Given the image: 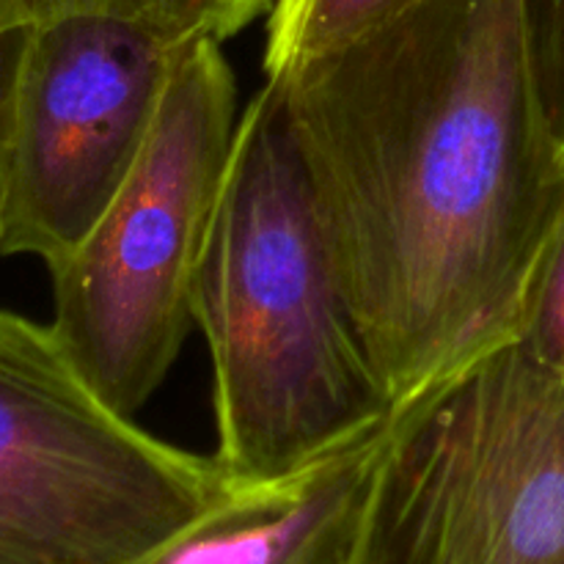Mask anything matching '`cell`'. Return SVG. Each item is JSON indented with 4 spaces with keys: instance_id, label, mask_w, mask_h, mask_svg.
I'll return each instance as SVG.
<instances>
[{
    "instance_id": "1",
    "label": "cell",
    "mask_w": 564,
    "mask_h": 564,
    "mask_svg": "<svg viewBox=\"0 0 564 564\" xmlns=\"http://www.w3.org/2000/svg\"><path fill=\"white\" fill-rule=\"evenodd\" d=\"M275 80L394 411L516 339L564 207L521 0H416Z\"/></svg>"
},
{
    "instance_id": "2",
    "label": "cell",
    "mask_w": 564,
    "mask_h": 564,
    "mask_svg": "<svg viewBox=\"0 0 564 564\" xmlns=\"http://www.w3.org/2000/svg\"><path fill=\"white\" fill-rule=\"evenodd\" d=\"M193 323L213 364V457L235 482L306 471L394 416L275 77L237 121L196 273Z\"/></svg>"
},
{
    "instance_id": "3",
    "label": "cell",
    "mask_w": 564,
    "mask_h": 564,
    "mask_svg": "<svg viewBox=\"0 0 564 564\" xmlns=\"http://www.w3.org/2000/svg\"><path fill=\"white\" fill-rule=\"evenodd\" d=\"M237 121L235 72L220 42L193 39L124 185L86 240L50 268V328L124 416L152 400L196 325V273Z\"/></svg>"
},
{
    "instance_id": "4",
    "label": "cell",
    "mask_w": 564,
    "mask_h": 564,
    "mask_svg": "<svg viewBox=\"0 0 564 564\" xmlns=\"http://www.w3.org/2000/svg\"><path fill=\"white\" fill-rule=\"evenodd\" d=\"M356 564H564V372L505 341L397 408Z\"/></svg>"
},
{
    "instance_id": "5",
    "label": "cell",
    "mask_w": 564,
    "mask_h": 564,
    "mask_svg": "<svg viewBox=\"0 0 564 564\" xmlns=\"http://www.w3.org/2000/svg\"><path fill=\"white\" fill-rule=\"evenodd\" d=\"M235 488L113 411L50 325L0 308V564H138Z\"/></svg>"
},
{
    "instance_id": "6",
    "label": "cell",
    "mask_w": 564,
    "mask_h": 564,
    "mask_svg": "<svg viewBox=\"0 0 564 564\" xmlns=\"http://www.w3.org/2000/svg\"><path fill=\"white\" fill-rule=\"evenodd\" d=\"M187 42L102 14L36 22L17 88L0 257L55 268L141 158Z\"/></svg>"
},
{
    "instance_id": "7",
    "label": "cell",
    "mask_w": 564,
    "mask_h": 564,
    "mask_svg": "<svg viewBox=\"0 0 564 564\" xmlns=\"http://www.w3.org/2000/svg\"><path fill=\"white\" fill-rule=\"evenodd\" d=\"M386 427L279 482H237L138 564H356Z\"/></svg>"
},
{
    "instance_id": "8",
    "label": "cell",
    "mask_w": 564,
    "mask_h": 564,
    "mask_svg": "<svg viewBox=\"0 0 564 564\" xmlns=\"http://www.w3.org/2000/svg\"><path fill=\"white\" fill-rule=\"evenodd\" d=\"M270 6L273 0H0V42L50 17L102 14L154 28L182 42L215 39L224 44Z\"/></svg>"
},
{
    "instance_id": "9",
    "label": "cell",
    "mask_w": 564,
    "mask_h": 564,
    "mask_svg": "<svg viewBox=\"0 0 564 564\" xmlns=\"http://www.w3.org/2000/svg\"><path fill=\"white\" fill-rule=\"evenodd\" d=\"M416 0H273L264 44V75L328 53L391 20Z\"/></svg>"
},
{
    "instance_id": "10",
    "label": "cell",
    "mask_w": 564,
    "mask_h": 564,
    "mask_svg": "<svg viewBox=\"0 0 564 564\" xmlns=\"http://www.w3.org/2000/svg\"><path fill=\"white\" fill-rule=\"evenodd\" d=\"M512 341L534 361L564 372V207L532 275Z\"/></svg>"
},
{
    "instance_id": "11",
    "label": "cell",
    "mask_w": 564,
    "mask_h": 564,
    "mask_svg": "<svg viewBox=\"0 0 564 564\" xmlns=\"http://www.w3.org/2000/svg\"><path fill=\"white\" fill-rule=\"evenodd\" d=\"M521 25L540 108L564 149V0H521Z\"/></svg>"
}]
</instances>
